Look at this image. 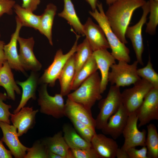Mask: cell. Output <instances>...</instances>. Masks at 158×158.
<instances>
[{
	"mask_svg": "<svg viewBox=\"0 0 158 158\" xmlns=\"http://www.w3.org/2000/svg\"><path fill=\"white\" fill-rule=\"evenodd\" d=\"M146 2L145 0H117L109 6L105 13L113 31L124 44L128 42L125 32L134 12Z\"/></svg>",
	"mask_w": 158,
	"mask_h": 158,
	"instance_id": "1",
	"label": "cell"
},
{
	"mask_svg": "<svg viewBox=\"0 0 158 158\" xmlns=\"http://www.w3.org/2000/svg\"><path fill=\"white\" fill-rule=\"evenodd\" d=\"M97 9L89 13L97 21L103 30L111 49V54L116 60L128 63L130 61V50L125 44L119 40L113 31L105 15L102 4L97 3Z\"/></svg>",
	"mask_w": 158,
	"mask_h": 158,
	"instance_id": "2",
	"label": "cell"
},
{
	"mask_svg": "<svg viewBox=\"0 0 158 158\" xmlns=\"http://www.w3.org/2000/svg\"><path fill=\"white\" fill-rule=\"evenodd\" d=\"M101 77L96 71L85 80L67 98L91 110L95 102L102 99Z\"/></svg>",
	"mask_w": 158,
	"mask_h": 158,
	"instance_id": "3",
	"label": "cell"
},
{
	"mask_svg": "<svg viewBox=\"0 0 158 158\" xmlns=\"http://www.w3.org/2000/svg\"><path fill=\"white\" fill-rule=\"evenodd\" d=\"M100 100L99 112L95 119V128L98 130H101L104 126L110 117L122 104L120 87L111 85L107 97Z\"/></svg>",
	"mask_w": 158,
	"mask_h": 158,
	"instance_id": "4",
	"label": "cell"
},
{
	"mask_svg": "<svg viewBox=\"0 0 158 158\" xmlns=\"http://www.w3.org/2000/svg\"><path fill=\"white\" fill-rule=\"evenodd\" d=\"M136 61L131 64L123 61H118L111 66L109 72L108 82L111 85L119 87H124L134 84L141 78L137 73L138 65Z\"/></svg>",
	"mask_w": 158,
	"mask_h": 158,
	"instance_id": "5",
	"label": "cell"
},
{
	"mask_svg": "<svg viewBox=\"0 0 158 158\" xmlns=\"http://www.w3.org/2000/svg\"><path fill=\"white\" fill-rule=\"evenodd\" d=\"M38 90L37 102L40 111L43 114L58 119L65 116V104L60 93L50 95L47 90L48 84H41Z\"/></svg>",
	"mask_w": 158,
	"mask_h": 158,
	"instance_id": "6",
	"label": "cell"
},
{
	"mask_svg": "<svg viewBox=\"0 0 158 158\" xmlns=\"http://www.w3.org/2000/svg\"><path fill=\"white\" fill-rule=\"evenodd\" d=\"M133 85V87L121 92L122 105L128 115L136 111L146 96L154 88L150 83L142 78Z\"/></svg>",
	"mask_w": 158,
	"mask_h": 158,
	"instance_id": "7",
	"label": "cell"
},
{
	"mask_svg": "<svg viewBox=\"0 0 158 158\" xmlns=\"http://www.w3.org/2000/svg\"><path fill=\"white\" fill-rule=\"evenodd\" d=\"M80 36L76 35V39L73 47L66 54H64L61 49L58 50L52 63L45 70L39 78V84H47L51 87H54L66 63L76 51L78 41Z\"/></svg>",
	"mask_w": 158,
	"mask_h": 158,
	"instance_id": "8",
	"label": "cell"
},
{
	"mask_svg": "<svg viewBox=\"0 0 158 158\" xmlns=\"http://www.w3.org/2000/svg\"><path fill=\"white\" fill-rule=\"evenodd\" d=\"M143 12L139 21L134 25L128 26L125 32L126 37L130 40L135 52L136 61L141 65H144L142 55L144 49L142 29L146 23L147 16L149 13V1L146 2L141 7Z\"/></svg>",
	"mask_w": 158,
	"mask_h": 158,
	"instance_id": "9",
	"label": "cell"
},
{
	"mask_svg": "<svg viewBox=\"0 0 158 158\" xmlns=\"http://www.w3.org/2000/svg\"><path fill=\"white\" fill-rule=\"evenodd\" d=\"M138 119L136 112L128 115L126 124L122 134L124 141L121 147L125 150L128 148L138 146H145L146 130L138 129Z\"/></svg>",
	"mask_w": 158,
	"mask_h": 158,
	"instance_id": "10",
	"label": "cell"
},
{
	"mask_svg": "<svg viewBox=\"0 0 158 158\" xmlns=\"http://www.w3.org/2000/svg\"><path fill=\"white\" fill-rule=\"evenodd\" d=\"M140 128L152 120L158 119V88H152L136 111Z\"/></svg>",
	"mask_w": 158,
	"mask_h": 158,
	"instance_id": "11",
	"label": "cell"
},
{
	"mask_svg": "<svg viewBox=\"0 0 158 158\" xmlns=\"http://www.w3.org/2000/svg\"><path fill=\"white\" fill-rule=\"evenodd\" d=\"M18 42L19 45V59L24 70L37 72L40 71L42 66L33 52L35 40L33 37L24 38L19 36Z\"/></svg>",
	"mask_w": 158,
	"mask_h": 158,
	"instance_id": "12",
	"label": "cell"
},
{
	"mask_svg": "<svg viewBox=\"0 0 158 158\" xmlns=\"http://www.w3.org/2000/svg\"><path fill=\"white\" fill-rule=\"evenodd\" d=\"M0 128L3 136L1 140L6 145L15 158H24L28 147L20 141L17 129L14 126L0 121Z\"/></svg>",
	"mask_w": 158,
	"mask_h": 158,
	"instance_id": "13",
	"label": "cell"
},
{
	"mask_svg": "<svg viewBox=\"0 0 158 158\" xmlns=\"http://www.w3.org/2000/svg\"><path fill=\"white\" fill-rule=\"evenodd\" d=\"M84 35L89 42L93 51L110 48L105 34L102 28L95 23L89 17L83 25Z\"/></svg>",
	"mask_w": 158,
	"mask_h": 158,
	"instance_id": "14",
	"label": "cell"
},
{
	"mask_svg": "<svg viewBox=\"0 0 158 158\" xmlns=\"http://www.w3.org/2000/svg\"><path fill=\"white\" fill-rule=\"evenodd\" d=\"M38 110H33L32 107H24L18 112L11 114V121L17 130L19 137L26 134L32 129L36 123V116Z\"/></svg>",
	"mask_w": 158,
	"mask_h": 158,
	"instance_id": "15",
	"label": "cell"
},
{
	"mask_svg": "<svg viewBox=\"0 0 158 158\" xmlns=\"http://www.w3.org/2000/svg\"><path fill=\"white\" fill-rule=\"evenodd\" d=\"M16 27L15 30L11 35L9 42L4 45V50L6 60L11 68L25 74V71L20 61L17 48L18 38L23 26L16 16Z\"/></svg>",
	"mask_w": 158,
	"mask_h": 158,
	"instance_id": "16",
	"label": "cell"
},
{
	"mask_svg": "<svg viewBox=\"0 0 158 158\" xmlns=\"http://www.w3.org/2000/svg\"><path fill=\"white\" fill-rule=\"evenodd\" d=\"M128 114L123 106L109 118L104 126L101 130L103 134L108 135L116 140L122 134L126 124Z\"/></svg>",
	"mask_w": 158,
	"mask_h": 158,
	"instance_id": "17",
	"label": "cell"
},
{
	"mask_svg": "<svg viewBox=\"0 0 158 158\" xmlns=\"http://www.w3.org/2000/svg\"><path fill=\"white\" fill-rule=\"evenodd\" d=\"M65 116L72 118L95 128V121L91 110L67 98L65 104ZM96 129V128H95Z\"/></svg>",
	"mask_w": 158,
	"mask_h": 158,
	"instance_id": "18",
	"label": "cell"
},
{
	"mask_svg": "<svg viewBox=\"0 0 158 158\" xmlns=\"http://www.w3.org/2000/svg\"><path fill=\"white\" fill-rule=\"evenodd\" d=\"M92 55L101 73L100 90L102 94L106 90L109 82V68L112 64L116 63V59L107 49L94 51Z\"/></svg>",
	"mask_w": 158,
	"mask_h": 158,
	"instance_id": "19",
	"label": "cell"
},
{
	"mask_svg": "<svg viewBox=\"0 0 158 158\" xmlns=\"http://www.w3.org/2000/svg\"><path fill=\"white\" fill-rule=\"evenodd\" d=\"M91 143L92 147L101 158H115L118 148L115 140L104 134H97L93 137Z\"/></svg>",
	"mask_w": 158,
	"mask_h": 158,
	"instance_id": "20",
	"label": "cell"
},
{
	"mask_svg": "<svg viewBox=\"0 0 158 158\" xmlns=\"http://www.w3.org/2000/svg\"><path fill=\"white\" fill-rule=\"evenodd\" d=\"M39 78L37 72L31 71L30 76L25 81H20L17 80L16 82L17 84L21 87L22 92L20 103L14 110L13 114L18 112L24 107L30 99L36 100L37 98L36 91L39 84Z\"/></svg>",
	"mask_w": 158,
	"mask_h": 158,
	"instance_id": "21",
	"label": "cell"
},
{
	"mask_svg": "<svg viewBox=\"0 0 158 158\" xmlns=\"http://www.w3.org/2000/svg\"><path fill=\"white\" fill-rule=\"evenodd\" d=\"M11 69L7 61L3 64L0 68V86L6 90L8 98L15 101V92L20 95L21 91L14 80Z\"/></svg>",
	"mask_w": 158,
	"mask_h": 158,
	"instance_id": "22",
	"label": "cell"
},
{
	"mask_svg": "<svg viewBox=\"0 0 158 158\" xmlns=\"http://www.w3.org/2000/svg\"><path fill=\"white\" fill-rule=\"evenodd\" d=\"M75 72L74 54L67 61L58 78L61 87L60 93L63 96L67 95L71 90Z\"/></svg>",
	"mask_w": 158,
	"mask_h": 158,
	"instance_id": "23",
	"label": "cell"
},
{
	"mask_svg": "<svg viewBox=\"0 0 158 158\" xmlns=\"http://www.w3.org/2000/svg\"><path fill=\"white\" fill-rule=\"evenodd\" d=\"M57 8L52 3L48 4L43 13L41 15L38 30L46 36L50 44L53 45L52 37V29L54 18Z\"/></svg>",
	"mask_w": 158,
	"mask_h": 158,
	"instance_id": "24",
	"label": "cell"
},
{
	"mask_svg": "<svg viewBox=\"0 0 158 158\" xmlns=\"http://www.w3.org/2000/svg\"><path fill=\"white\" fill-rule=\"evenodd\" d=\"M62 132L64 139L71 149H84L92 147L91 142L83 139L69 124L65 123L63 125Z\"/></svg>",
	"mask_w": 158,
	"mask_h": 158,
	"instance_id": "25",
	"label": "cell"
},
{
	"mask_svg": "<svg viewBox=\"0 0 158 158\" xmlns=\"http://www.w3.org/2000/svg\"><path fill=\"white\" fill-rule=\"evenodd\" d=\"M47 150L66 158L70 149L63 137V132L60 131L52 137H49L42 140Z\"/></svg>",
	"mask_w": 158,
	"mask_h": 158,
	"instance_id": "26",
	"label": "cell"
},
{
	"mask_svg": "<svg viewBox=\"0 0 158 158\" xmlns=\"http://www.w3.org/2000/svg\"><path fill=\"white\" fill-rule=\"evenodd\" d=\"M63 10L58 14V16L66 20L76 32L85 36L83 25L77 16L71 0H63Z\"/></svg>",
	"mask_w": 158,
	"mask_h": 158,
	"instance_id": "27",
	"label": "cell"
},
{
	"mask_svg": "<svg viewBox=\"0 0 158 158\" xmlns=\"http://www.w3.org/2000/svg\"><path fill=\"white\" fill-rule=\"evenodd\" d=\"M13 8L16 16L23 26L32 28L38 30L40 15L35 14L33 12L23 7L18 4H16Z\"/></svg>",
	"mask_w": 158,
	"mask_h": 158,
	"instance_id": "28",
	"label": "cell"
},
{
	"mask_svg": "<svg viewBox=\"0 0 158 158\" xmlns=\"http://www.w3.org/2000/svg\"><path fill=\"white\" fill-rule=\"evenodd\" d=\"M98 69L96 61L92 54L75 75L71 90H76L85 80Z\"/></svg>",
	"mask_w": 158,
	"mask_h": 158,
	"instance_id": "29",
	"label": "cell"
},
{
	"mask_svg": "<svg viewBox=\"0 0 158 158\" xmlns=\"http://www.w3.org/2000/svg\"><path fill=\"white\" fill-rule=\"evenodd\" d=\"M76 53L74 54L75 75L92 55L93 52L87 39L77 45Z\"/></svg>",
	"mask_w": 158,
	"mask_h": 158,
	"instance_id": "30",
	"label": "cell"
},
{
	"mask_svg": "<svg viewBox=\"0 0 158 158\" xmlns=\"http://www.w3.org/2000/svg\"><path fill=\"white\" fill-rule=\"evenodd\" d=\"M147 134L146 136L145 146L149 158H158V133L154 124L150 123L147 126Z\"/></svg>",
	"mask_w": 158,
	"mask_h": 158,
	"instance_id": "31",
	"label": "cell"
},
{
	"mask_svg": "<svg viewBox=\"0 0 158 158\" xmlns=\"http://www.w3.org/2000/svg\"><path fill=\"white\" fill-rule=\"evenodd\" d=\"M137 73L141 78L149 82L154 88H158V74L153 68L150 56L146 65L137 69Z\"/></svg>",
	"mask_w": 158,
	"mask_h": 158,
	"instance_id": "32",
	"label": "cell"
},
{
	"mask_svg": "<svg viewBox=\"0 0 158 158\" xmlns=\"http://www.w3.org/2000/svg\"><path fill=\"white\" fill-rule=\"evenodd\" d=\"M149 20L147 24L145 32L151 35H154L158 25V1L150 0Z\"/></svg>",
	"mask_w": 158,
	"mask_h": 158,
	"instance_id": "33",
	"label": "cell"
},
{
	"mask_svg": "<svg viewBox=\"0 0 158 158\" xmlns=\"http://www.w3.org/2000/svg\"><path fill=\"white\" fill-rule=\"evenodd\" d=\"M24 158H48V150L42 140L36 141L28 147Z\"/></svg>",
	"mask_w": 158,
	"mask_h": 158,
	"instance_id": "34",
	"label": "cell"
},
{
	"mask_svg": "<svg viewBox=\"0 0 158 158\" xmlns=\"http://www.w3.org/2000/svg\"><path fill=\"white\" fill-rule=\"evenodd\" d=\"M8 99L7 94L0 92V121L10 124V117L11 113L9 109L12 108L10 105L4 102Z\"/></svg>",
	"mask_w": 158,
	"mask_h": 158,
	"instance_id": "35",
	"label": "cell"
},
{
	"mask_svg": "<svg viewBox=\"0 0 158 158\" xmlns=\"http://www.w3.org/2000/svg\"><path fill=\"white\" fill-rule=\"evenodd\" d=\"M71 150L74 158H101L92 147L84 149Z\"/></svg>",
	"mask_w": 158,
	"mask_h": 158,
	"instance_id": "36",
	"label": "cell"
},
{
	"mask_svg": "<svg viewBox=\"0 0 158 158\" xmlns=\"http://www.w3.org/2000/svg\"><path fill=\"white\" fill-rule=\"evenodd\" d=\"M126 151L129 158H149L146 146H142L140 149H136L135 147H132L128 148Z\"/></svg>",
	"mask_w": 158,
	"mask_h": 158,
	"instance_id": "37",
	"label": "cell"
},
{
	"mask_svg": "<svg viewBox=\"0 0 158 158\" xmlns=\"http://www.w3.org/2000/svg\"><path fill=\"white\" fill-rule=\"evenodd\" d=\"M16 4L14 0H0V18L5 13L12 15V8Z\"/></svg>",
	"mask_w": 158,
	"mask_h": 158,
	"instance_id": "38",
	"label": "cell"
},
{
	"mask_svg": "<svg viewBox=\"0 0 158 158\" xmlns=\"http://www.w3.org/2000/svg\"><path fill=\"white\" fill-rule=\"evenodd\" d=\"M81 137L88 142H91L94 136L96 133L95 128L87 126L79 133Z\"/></svg>",
	"mask_w": 158,
	"mask_h": 158,
	"instance_id": "39",
	"label": "cell"
},
{
	"mask_svg": "<svg viewBox=\"0 0 158 158\" xmlns=\"http://www.w3.org/2000/svg\"><path fill=\"white\" fill-rule=\"evenodd\" d=\"M21 6L29 11L34 12L37 9L42 0H22Z\"/></svg>",
	"mask_w": 158,
	"mask_h": 158,
	"instance_id": "40",
	"label": "cell"
},
{
	"mask_svg": "<svg viewBox=\"0 0 158 158\" xmlns=\"http://www.w3.org/2000/svg\"><path fill=\"white\" fill-rule=\"evenodd\" d=\"M12 158V155L11 152L6 148L2 141L0 140V158Z\"/></svg>",
	"mask_w": 158,
	"mask_h": 158,
	"instance_id": "41",
	"label": "cell"
},
{
	"mask_svg": "<svg viewBox=\"0 0 158 158\" xmlns=\"http://www.w3.org/2000/svg\"><path fill=\"white\" fill-rule=\"evenodd\" d=\"M69 119L73 124L74 128L78 133L83 128L87 126L83 123L74 118H71Z\"/></svg>",
	"mask_w": 158,
	"mask_h": 158,
	"instance_id": "42",
	"label": "cell"
},
{
	"mask_svg": "<svg viewBox=\"0 0 158 158\" xmlns=\"http://www.w3.org/2000/svg\"><path fill=\"white\" fill-rule=\"evenodd\" d=\"M116 157L117 158H129L127 151L119 147L116 152Z\"/></svg>",
	"mask_w": 158,
	"mask_h": 158,
	"instance_id": "43",
	"label": "cell"
},
{
	"mask_svg": "<svg viewBox=\"0 0 158 158\" xmlns=\"http://www.w3.org/2000/svg\"><path fill=\"white\" fill-rule=\"evenodd\" d=\"M5 45L4 42L0 40V62L2 64L6 61L4 50Z\"/></svg>",
	"mask_w": 158,
	"mask_h": 158,
	"instance_id": "44",
	"label": "cell"
},
{
	"mask_svg": "<svg viewBox=\"0 0 158 158\" xmlns=\"http://www.w3.org/2000/svg\"><path fill=\"white\" fill-rule=\"evenodd\" d=\"M89 4L92 11H94L96 8L97 0H85Z\"/></svg>",
	"mask_w": 158,
	"mask_h": 158,
	"instance_id": "45",
	"label": "cell"
},
{
	"mask_svg": "<svg viewBox=\"0 0 158 158\" xmlns=\"http://www.w3.org/2000/svg\"><path fill=\"white\" fill-rule=\"evenodd\" d=\"M48 158H62L60 156L48 150Z\"/></svg>",
	"mask_w": 158,
	"mask_h": 158,
	"instance_id": "46",
	"label": "cell"
},
{
	"mask_svg": "<svg viewBox=\"0 0 158 158\" xmlns=\"http://www.w3.org/2000/svg\"><path fill=\"white\" fill-rule=\"evenodd\" d=\"M116 0H106V3L109 6L113 3Z\"/></svg>",
	"mask_w": 158,
	"mask_h": 158,
	"instance_id": "47",
	"label": "cell"
},
{
	"mask_svg": "<svg viewBox=\"0 0 158 158\" xmlns=\"http://www.w3.org/2000/svg\"><path fill=\"white\" fill-rule=\"evenodd\" d=\"M3 64L0 62V68L2 66Z\"/></svg>",
	"mask_w": 158,
	"mask_h": 158,
	"instance_id": "48",
	"label": "cell"
},
{
	"mask_svg": "<svg viewBox=\"0 0 158 158\" xmlns=\"http://www.w3.org/2000/svg\"><path fill=\"white\" fill-rule=\"evenodd\" d=\"M1 34H0V37H1Z\"/></svg>",
	"mask_w": 158,
	"mask_h": 158,
	"instance_id": "49",
	"label": "cell"
},
{
	"mask_svg": "<svg viewBox=\"0 0 158 158\" xmlns=\"http://www.w3.org/2000/svg\"><path fill=\"white\" fill-rule=\"evenodd\" d=\"M155 0L158 1V0Z\"/></svg>",
	"mask_w": 158,
	"mask_h": 158,
	"instance_id": "50",
	"label": "cell"
}]
</instances>
